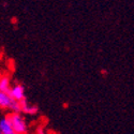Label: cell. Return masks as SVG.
Returning a JSON list of instances; mask_svg holds the SVG:
<instances>
[{
    "mask_svg": "<svg viewBox=\"0 0 134 134\" xmlns=\"http://www.w3.org/2000/svg\"><path fill=\"white\" fill-rule=\"evenodd\" d=\"M7 117L16 134H27L28 127L26 124V120L20 114L12 113V114L8 115Z\"/></svg>",
    "mask_w": 134,
    "mask_h": 134,
    "instance_id": "obj_1",
    "label": "cell"
},
{
    "mask_svg": "<svg viewBox=\"0 0 134 134\" xmlns=\"http://www.w3.org/2000/svg\"><path fill=\"white\" fill-rule=\"evenodd\" d=\"M11 96V98H12L13 100H15V101L17 102H21L25 100V89H24V86H21L19 84L13 86L12 88H11V91L9 93Z\"/></svg>",
    "mask_w": 134,
    "mask_h": 134,
    "instance_id": "obj_2",
    "label": "cell"
},
{
    "mask_svg": "<svg viewBox=\"0 0 134 134\" xmlns=\"http://www.w3.org/2000/svg\"><path fill=\"white\" fill-rule=\"evenodd\" d=\"M13 99L11 98V96L9 93L5 92H1L0 91V108H9L12 105Z\"/></svg>",
    "mask_w": 134,
    "mask_h": 134,
    "instance_id": "obj_3",
    "label": "cell"
},
{
    "mask_svg": "<svg viewBox=\"0 0 134 134\" xmlns=\"http://www.w3.org/2000/svg\"><path fill=\"white\" fill-rule=\"evenodd\" d=\"M0 129H1V131H2V134H16L14 132L12 126H11L8 117L0 119Z\"/></svg>",
    "mask_w": 134,
    "mask_h": 134,
    "instance_id": "obj_4",
    "label": "cell"
},
{
    "mask_svg": "<svg viewBox=\"0 0 134 134\" xmlns=\"http://www.w3.org/2000/svg\"><path fill=\"white\" fill-rule=\"evenodd\" d=\"M11 81L10 77L7 75H3L0 77V91L1 92H5V93H10L11 91Z\"/></svg>",
    "mask_w": 134,
    "mask_h": 134,
    "instance_id": "obj_5",
    "label": "cell"
},
{
    "mask_svg": "<svg viewBox=\"0 0 134 134\" xmlns=\"http://www.w3.org/2000/svg\"><path fill=\"white\" fill-rule=\"evenodd\" d=\"M20 104H21V111H23V113L29 114V115H33V114H37L38 113L37 106L28 104V102L26 101V99L24 100V101H21Z\"/></svg>",
    "mask_w": 134,
    "mask_h": 134,
    "instance_id": "obj_6",
    "label": "cell"
},
{
    "mask_svg": "<svg viewBox=\"0 0 134 134\" xmlns=\"http://www.w3.org/2000/svg\"><path fill=\"white\" fill-rule=\"evenodd\" d=\"M37 134H45V131H44L43 128H39L37 130Z\"/></svg>",
    "mask_w": 134,
    "mask_h": 134,
    "instance_id": "obj_7",
    "label": "cell"
},
{
    "mask_svg": "<svg viewBox=\"0 0 134 134\" xmlns=\"http://www.w3.org/2000/svg\"><path fill=\"white\" fill-rule=\"evenodd\" d=\"M0 134H2V131H1V129H0Z\"/></svg>",
    "mask_w": 134,
    "mask_h": 134,
    "instance_id": "obj_8",
    "label": "cell"
}]
</instances>
